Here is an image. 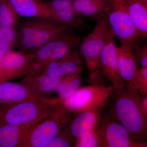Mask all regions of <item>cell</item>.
I'll list each match as a JSON object with an SVG mask.
<instances>
[{"label":"cell","mask_w":147,"mask_h":147,"mask_svg":"<svg viewBox=\"0 0 147 147\" xmlns=\"http://www.w3.org/2000/svg\"><path fill=\"white\" fill-rule=\"evenodd\" d=\"M141 48H142V49H143V50H144L145 51H147V43L145 44V45H144L143 47H142Z\"/></svg>","instance_id":"cell-31"},{"label":"cell","mask_w":147,"mask_h":147,"mask_svg":"<svg viewBox=\"0 0 147 147\" xmlns=\"http://www.w3.org/2000/svg\"><path fill=\"white\" fill-rule=\"evenodd\" d=\"M96 21L93 29L82 39L80 44V53L85 60L90 74L99 70L101 52L113 37L110 32L105 11Z\"/></svg>","instance_id":"cell-5"},{"label":"cell","mask_w":147,"mask_h":147,"mask_svg":"<svg viewBox=\"0 0 147 147\" xmlns=\"http://www.w3.org/2000/svg\"><path fill=\"white\" fill-rule=\"evenodd\" d=\"M49 103L41 97L0 106V125H34L50 114Z\"/></svg>","instance_id":"cell-3"},{"label":"cell","mask_w":147,"mask_h":147,"mask_svg":"<svg viewBox=\"0 0 147 147\" xmlns=\"http://www.w3.org/2000/svg\"><path fill=\"white\" fill-rule=\"evenodd\" d=\"M109 0H72L74 9L79 17L96 19L105 12Z\"/></svg>","instance_id":"cell-20"},{"label":"cell","mask_w":147,"mask_h":147,"mask_svg":"<svg viewBox=\"0 0 147 147\" xmlns=\"http://www.w3.org/2000/svg\"><path fill=\"white\" fill-rule=\"evenodd\" d=\"M16 47V43L0 41V59Z\"/></svg>","instance_id":"cell-28"},{"label":"cell","mask_w":147,"mask_h":147,"mask_svg":"<svg viewBox=\"0 0 147 147\" xmlns=\"http://www.w3.org/2000/svg\"><path fill=\"white\" fill-rule=\"evenodd\" d=\"M63 77H53L40 73L30 74L25 76L22 83L36 94L49 93L56 90Z\"/></svg>","instance_id":"cell-17"},{"label":"cell","mask_w":147,"mask_h":147,"mask_svg":"<svg viewBox=\"0 0 147 147\" xmlns=\"http://www.w3.org/2000/svg\"><path fill=\"white\" fill-rule=\"evenodd\" d=\"M45 1L53 20L78 31L84 32L88 29L86 20L79 17L74 11L72 0H48Z\"/></svg>","instance_id":"cell-9"},{"label":"cell","mask_w":147,"mask_h":147,"mask_svg":"<svg viewBox=\"0 0 147 147\" xmlns=\"http://www.w3.org/2000/svg\"><path fill=\"white\" fill-rule=\"evenodd\" d=\"M74 139L71 135L69 129H67L60 136H57L53 139L47 147H71Z\"/></svg>","instance_id":"cell-26"},{"label":"cell","mask_w":147,"mask_h":147,"mask_svg":"<svg viewBox=\"0 0 147 147\" xmlns=\"http://www.w3.org/2000/svg\"><path fill=\"white\" fill-rule=\"evenodd\" d=\"M110 115L119 122L140 142L147 140V112L138 90L126 84L115 92Z\"/></svg>","instance_id":"cell-1"},{"label":"cell","mask_w":147,"mask_h":147,"mask_svg":"<svg viewBox=\"0 0 147 147\" xmlns=\"http://www.w3.org/2000/svg\"><path fill=\"white\" fill-rule=\"evenodd\" d=\"M20 17L7 0H0V24L4 26L16 28Z\"/></svg>","instance_id":"cell-23"},{"label":"cell","mask_w":147,"mask_h":147,"mask_svg":"<svg viewBox=\"0 0 147 147\" xmlns=\"http://www.w3.org/2000/svg\"><path fill=\"white\" fill-rule=\"evenodd\" d=\"M105 13L110 32L119 46L134 50L140 37L129 13L126 1L109 0Z\"/></svg>","instance_id":"cell-4"},{"label":"cell","mask_w":147,"mask_h":147,"mask_svg":"<svg viewBox=\"0 0 147 147\" xmlns=\"http://www.w3.org/2000/svg\"><path fill=\"white\" fill-rule=\"evenodd\" d=\"M117 89L112 86L93 85L79 88L72 96L63 101L67 110L81 112L99 109Z\"/></svg>","instance_id":"cell-7"},{"label":"cell","mask_w":147,"mask_h":147,"mask_svg":"<svg viewBox=\"0 0 147 147\" xmlns=\"http://www.w3.org/2000/svg\"><path fill=\"white\" fill-rule=\"evenodd\" d=\"M142 67H147V52L142 48L139 50L137 57Z\"/></svg>","instance_id":"cell-29"},{"label":"cell","mask_w":147,"mask_h":147,"mask_svg":"<svg viewBox=\"0 0 147 147\" xmlns=\"http://www.w3.org/2000/svg\"><path fill=\"white\" fill-rule=\"evenodd\" d=\"M118 47L115 38H112L101 52L99 68L103 77L117 90L123 88L126 84L120 74L117 59Z\"/></svg>","instance_id":"cell-10"},{"label":"cell","mask_w":147,"mask_h":147,"mask_svg":"<svg viewBox=\"0 0 147 147\" xmlns=\"http://www.w3.org/2000/svg\"><path fill=\"white\" fill-rule=\"evenodd\" d=\"M82 69L80 55L77 51L73 50L59 60L48 64L38 73L51 77H63L73 74H80Z\"/></svg>","instance_id":"cell-13"},{"label":"cell","mask_w":147,"mask_h":147,"mask_svg":"<svg viewBox=\"0 0 147 147\" xmlns=\"http://www.w3.org/2000/svg\"><path fill=\"white\" fill-rule=\"evenodd\" d=\"M17 32L16 28L4 26L0 24V41L16 43Z\"/></svg>","instance_id":"cell-27"},{"label":"cell","mask_w":147,"mask_h":147,"mask_svg":"<svg viewBox=\"0 0 147 147\" xmlns=\"http://www.w3.org/2000/svg\"><path fill=\"white\" fill-rule=\"evenodd\" d=\"M129 48L118 46L117 59L121 78L126 84L132 85L139 70L138 61Z\"/></svg>","instance_id":"cell-18"},{"label":"cell","mask_w":147,"mask_h":147,"mask_svg":"<svg viewBox=\"0 0 147 147\" xmlns=\"http://www.w3.org/2000/svg\"><path fill=\"white\" fill-rule=\"evenodd\" d=\"M99 147H147V142H140L110 115L102 119L97 127Z\"/></svg>","instance_id":"cell-8"},{"label":"cell","mask_w":147,"mask_h":147,"mask_svg":"<svg viewBox=\"0 0 147 147\" xmlns=\"http://www.w3.org/2000/svg\"><path fill=\"white\" fill-rule=\"evenodd\" d=\"M143 104H144V107L146 109V111L147 112V98H146L144 99L143 100Z\"/></svg>","instance_id":"cell-30"},{"label":"cell","mask_w":147,"mask_h":147,"mask_svg":"<svg viewBox=\"0 0 147 147\" xmlns=\"http://www.w3.org/2000/svg\"><path fill=\"white\" fill-rule=\"evenodd\" d=\"M141 1H143L144 3H145L147 5V0H141Z\"/></svg>","instance_id":"cell-32"},{"label":"cell","mask_w":147,"mask_h":147,"mask_svg":"<svg viewBox=\"0 0 147 147\" xmlns=\"http://www.w3.org/2000/svg\"><path fill=\"white\" fill-rule=\"evenodd\" d=\"M16 29V47L18 50L26 53H32L68 31L74 30L53 19L45 18L20 19Z\"/></svg>","instance_id":"cell-2"},{"label":"cell","mask_w":147,"mask_h":147,"mask_svg":"<svg viewBox=\"0 0 147 147\" xmlns=\"http://www.w3.org/2000/svg\"><path fill=\"white\" fill-rule=\"evenodd\" d=\"M137 90L147 95V67H141L131 85Z\"/></svg>","instance_id":"cell-25"},{"label":"cell","mask_w":147,"mask_h":147,"mask_svg":"<svg viewBox=\"0 0 147 147\" xmlns=\"http://www.w3.org/2000/svg\"><path fill=\"white\" fill-rule=\"evenodd\" d=\"M99 109L79 112L72 121L69 130L74 139H81L96 128L100 119Z\"/></svg>","instance_id":"cell-16"},{"label":"cell","mask_w":147,"mask_h":147,"mask_svg":"<svg viewBox=\"0 0 147 147\" xmlns=\"http://www.w3.org/2000/svg\"><path fill=\"white\" fill-rule=\"evenodd\" d=\"M76 147H99V137L97 127L92 130L85 137L76 140Z\"/></svg>","instance_id":"cell-24"},{"label":"cell","mask_w":147,"mask_h":147,"mask_svg":"<svg viewBox=\"0 0 147 147\" xmlns=\"http://www.w3.org/2000/svg\"><path fill=\"white\" fill-rule=\"evenodd\" d=\"M60 129L59 122L57 119H47L36 124L27 134L21 147H47L58 136Z\"/></svg>","instance_id":"cell-12"},{"label":"cell","mask_w":147,"mask_h":147,"mask_svg":"<svg viewBox=\"0 0 147 147\" xmlns=\"http://www.w3.org/2000/svg\"><path fill=\"white\" fill-rule=\"evenodd\" d=\"M20 18H51L50 10L43 0H7Z\"/></svg>","instance_id":"cell-14"},{"label":"cell","mask_w":147,"mask_h":147,"mask_svg":"<svg viewBox=\"0 0 147 147\" xmlns=\"http://www.w3.org/2000/svg\"><path fill=\"white\" fill-rule=\"evenodd\" d=\"M29 53L14 50L0 59V81L28 74L31 64Z\"/></svg>","instance_id":"cell-11"},{"label":"cell","mask_w":147,"mask_h":147,"mask_svg":"<svg viewBox=\"0 0 147 147\" xmlns=\"http://www.w3.org/2000/svg\"><path fill=\"white\" fill-rule=\"evenodd\" d=\"M35 125H0V147L22 146L27 134Z\"/></svg>","instance_id":"cell-19"},{"label":"cell","mask_w":147,"mask_h":147,"mask_svg":"<svg viewBox=\"0 0 147 147\" xmlns=\"http://www.w3.org/2000/svg\"><path fill=\"white\" fill-rule=\"evenodd\" d=\"M40 97L24 84L0 81V106Z\"/></svg>","instance_id":"cell-15"},{"label":"cell","mask_w":147,"mask_h":147,"mask_svg":"<svg viewBox=\"0 0 147 147\" xmlns=\"http://www.w3.org/2000/svg\"><path fill=\"white\" fill-rule=\"evenodd\" d=\"M82 38L74 30L68 31L61 36L29 53L32 63L40 72L45 66L63 58L81 43Z\"/></svg>","instance_id":"cell-6"},{"label":"cell","mask_w":147,"mask_h":147,"mask_svg":"<svg viewBox=\"0 0 147 147\" xmlns=\"http://www.w3.org/2000/svg\"><path fill=\"white\" fill-rule=\"evenodd\" d=\"M129 13L140 38H147V5L141 0H125Z\"/></svg>","instance_id":"cell-21"},{"label":"cell","mask_w":147,"mask_h":147,"mask_svg":"<svg viewBox=\"0 0 147 147\" xmlns=\"http://www.w3.org/2000/svg\"><path fill=\"white\" fill-rule=\"evenodd\" d=\"M81 84L80 74H73L63 77L56 90L62 101L71 97L80 88Z\"/></svg>","instance_id":"cell-22"}]
</instances>
